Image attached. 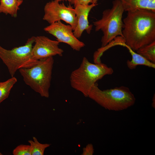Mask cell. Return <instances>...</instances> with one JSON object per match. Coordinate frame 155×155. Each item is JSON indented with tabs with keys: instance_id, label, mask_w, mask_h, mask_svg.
<instances>
[{
	"instance_id": "obj_1",
	"label": "cell",
	"mask_w": 155,
	"mask_h": 155,
	"mask_svg": "<svg viewBox=\"0 0 155 155\" xmlns=\"http://www.w3.org/2000/svg\"><path fill=\"white\" fill-rule=\"evenodd\" d=\"M123 22L124 46L135 51L155 41V12L142 9L128 11Z\"/></svg>"
},
{
	"instance_id": "obj_2",
	"label": "cell",
	"mask_w": 155,
	"mask_h": 155,
	"mask_svg": "<svg viewBox=\"0 0 155 155\" xmlns=\"http://www.w3.org/2000/svg\"><path fill=\"white\" fill-rule=\"evenodd\" d=\"M113 68L101 62L92 63L84 57L81 64L73 71L70 77V85L74 89L88 97L93 86L106 75L113 73Z\"/></svg>"
},
{
	"instance_id": "obj_3",
	"label": "cell",
	"mask_w": 155,
	"mask_h": 155,
	"mask_svg": "<svg viewBox=\"0 0 155 155\" xmlns=\"http://www.w3.org/2000/svg\"><path fill=\"white\" fill-rule=\"evenodd\" d=\"M88 97L105 109L115 111L127 109L133 106L136 100L127 87L122 86L102 90L97 82L92 87Z\"/></svg>"
},
{
	"instance_id": "obj_4",
	"label": "cell",
	"mask_w": 155,
	"mask_h": 155,
	"mask_svg": "<svg viewBox=\"0 0 155 155\" xmlns=\"http://www.w3.org/2000/svg\"><path fill=\"white\" fill-rule=\"evenodd\" d=\"M54 63L53 57H50L38 60L30 67L18 70L27 85L41 96L48 98Z\"/></svg>"
},
{
	"instance_id": "obj_5",
	"label": "cell",
	"mask_w": 155,
	"mask_h": 155,
	"mask_svg": "<svg viewBox=\"0 0 155 155\" xmlns=\"http://www.w3.org/2000/svg\"><path fill=\"white\" fill-rule=\"evenodd\" d=\"M124 11L121 0H114L112 7L104 10L101 19L93 22L95 31L101 30L102 32V47L106 46L118 36L123 37L122 17Z\"/></svg>"
},
{
	"instance_id": "obj_6",
	"label": "cell",
	"mask_w": 155,
	"mask_h": 155,
	"mask_svg": "<svg viewBox=\"0 0 155 155\" xmlns=\"http://www.w3.org/2000/svg\"><path fill=\"white\" fill-rule=\"evenodd\" d=\"M35 36L28 38L23 45L7 50L0 45V58L7 67L11 77L18 70L30 67L36 64L38 60L34 59L32 55Z\"/></svg>"
},
{
	"instance_id": "obj_7",
	"label": "cell",
	"mask_w": 155,
	"mask_h": 155,
	"mask_svg": "<svg viewBox=\"0 0 155 155\" xmlns=\"http://www.w3.org/2000/svg\"><path fill=\"white\" fill-rule=\"evenodd\" d=\"M43 19L50 24L63 20L71 25L74 30L77 25L74 8L69 4L66 6L63 3H60L56 0L49 1L45 4Z\"/></svg>"
},
{
	"instance_id": "obj_8",
	"label": "cell",
	"mask_w": 155,
	"mask_h": 155,
	"mask_svg": "<svg viewBox=\"0 0 155 155\" xmlns=\"http://www.w3.org/2000/svg\"><path fill=\"white\" fill-rule=\"evenodd\" d=\"M44 30L55 37L59 43L68 44L74 50L79 51L85 46L83 42L75 37L72 27L70 25L63 24L61 21L50 24Z\"/></svg>"
},
{
	"instance_id": "obj_9",
	"label": "cell",
	"mask_w": 155,
	"mask_h": 155,
	"mask_svg": "<svg viewBox=\"0 0 155 155\" xmlns=\"http://www.w3.org/2000/svg\"><path fill=\"white\" fill-rule=\"evenodd\" d=\"M32 55L33 58L39 60L58 55H63V51L59 46V42L44 36H35Z\"/></svg>"
},
{
	"instance_id": "obj_10",
	"label": "cell",
	"mask_w": 155,
	"mask_h": 155,
	"mask_svg": "<svg viewBox=\"0 0 155 155\" xmlns=\"http://www.w3.org/2000/svg\"><path fill=\"white\" fill-rule=\"evenodd\" d=\"M97 5L93 3L87 5L78 4L75 6L77 25L73 32L77 38L81 37L84 30L88 34L90 33L93 25L89 24L88 16L91 9Z\"/></svg>"
},
{
	"instance_id": "obj_11",
	"label": "cell",
	"mask_w": 155,
	"mask_h": 155,
	"mask_svg": "<svg viewBox=\"0 0 155 155\" xmlns=\"http://www.w3.org/2000/svg\"><path fill=\"white\" fill-rule=\"evenodd\" d=\"M126 11L146 9L155 12V0H121Z\"/></svg>"
},
{
	"instance_id": "obj_12",
	"label": "cell",
	"mask_w": 155,
	"mask_h": 155,
	"mask_svg": "<svg viewBox=\"0 0 155 155\" xmlns=\"http://www.w3.org/2000/svg\"><path fill=\"white\" fill-rule=\"evenodd\" d=\"M23 2V0H0V13L9 14L16 18Z\"/></svg>"
},
{
	"instance_id": "obj_13",
	"label": "cell",
	"mask_w": 155,
	"mask_h": 155,
	"mask_svg": "<svg viewBox=\"0 0 155 155\" xmlns=\"http://www.w3.org/2000/svg\"><path fill=\"white\" fill-rule=\"evenodd\" d=\"M128 49L131 55L132 59L127 61V65L128 67L130 69L136 68L137 65H143L148 67L155 68V64L152 63L146 59L135 53L129 47L125 46Z\"/></svg>"
},
{
	"instance_id": "obj_14",
	"label": "cell",
	"mask_w": 155,
	"mask_h": 155,
	"mask_svg": "<svg viewBox=\"0 0 155 155\" xmlns=\"http://www.w3.org/2000/svg\"><path fill=\"white\" fill-rule=\"evenodd\" d=\"M17 81V79L13 76L5 81L0 82V104L8 97L12 88Z\"/></svg>"
},
{
	"instance_id": "obj_15",
	"label": "cell",
	"mask_w": 155,
	"mask_h": 155,
	"mask_svg": "<svg viewBox=\"0 0 155 155\" xmlns=\"http://www.w3.org/2000/svg\"><path fill=\"white\" fill-rule=\"evenodd\" d=\"M136 53L155 64V41L138 49Z\"/></svg>"
},
{
	"instance_id": "obj_16",
	"label": "cell",
	"mask_w": 155,
	"mask_h": 155,
	"mask_svg": "<svg viewBox=\"0 0 155 155\" xmlns=\"http://www.w3.org/2000/svg\"><path fill=\"white\" fill-rule=\"evenodd\" d=\"M33 140H29L31 149V155H43L45 149L51 145L49 144H41L35 137H33Z\"/></svg>"
},
{
	"instance_id": "obj_17",
	"label": "cell",
	"mask_w": 155,
	"mask_h": 155,
	"mask_svg": "<svg viewBox=\"0 0 155 155\" xmlns=\"http://www.w3.org/2000/svg\"><path fill=\"white\" fill-rule=\"evenodd\" d=\"M31 152L30 145L21 144L13 150L12 153L14 155H31Z\"/></svg>"
},
{
	"instance_id": "obj_18",
	"label": "cell",
	"mask_w": 155,
	"mask_h": 155,
	"mask_svg": "<svg viewBox=\"0 0 155 155\" xmlns=\"http://www.w3.org/2000/svg\"><path fill=\"white\" fill-rule=\"evenodd\" d=\"M94 152V149L91 144H88L83 148V152L82 155H92Z\"/></svg>"
},
{
	"instance_id": "obj_19",
	"label": "cell",
	"mask_w": 155,
	"mask_h": 155,
	"mask_svg": "<svg viewBox=\"0 0 155 155\" xmlns=\"http://www.w3.org/2000/svg\"><path fill=\"white\" fill-rule=\"evenodd\" d=\"M93 0H73L72 4H73L74 6L76 5L80 4L83 5H87L90 3H93Z\"/></svg>"
},
{
	"instance_id": "obj_20",
	"label": "cell",
	"mask_w": 155,
	"mask_h": 155,
	"mask_svg": "<svg viewBox=\"0 0 155 155\" xmlns=\"http://www.w3.org/2000/svg\"><path fill=\"white\" fill-rule=\"evenodd\" d=\"M152 106L153 108H155V94H154V96L152 100Z\"/></svg>"
},
{
	"instance_id": "obj_21",
	"label": "cell",
	"mask_w": 155,
	"mask_h": 155,
	"mask_svg": "<svg viewBox=\"0 0 155 155\" xmlns=\"http://www.w3.org/2000/svg\"><path fill=\"white\" fill-rule=\"evenodd\" d=\"M57 1L59 2L61 1H69L70 3L71 4H72L73 0H56Z\"/></svg>"
},
{
	"instance_id": "obj_22",
	"label": "cell",
	"mask_w": 155,
	"mask_h": 155,
	"mask_svg": "<svg viewBox=\"0 0 155 155\" xmlns=\"http://www.w3.org/2000/svg\"><path fill=\"white\" fill-rule=\"evenodd\" d=\"M98 0H93V3H97V1Z\"/></svg>"
},
{
	"instance_id": "obj_23",
	"label": "cell",
	"mask_w": 155,
	"mask_h": 155,
	"mask_svg": "<svg viewBox=\"0 0 155 155\" xmlns=\"http://www.w3.org/2000/svg\"><path fill=\"white\" fill-rule=\"evenodd\" d=\"M3 154L0 152V155H2Z\"/></svg>"
}]
</instances>
